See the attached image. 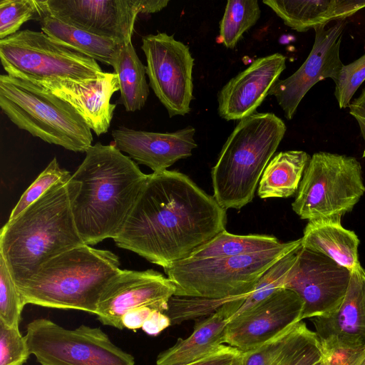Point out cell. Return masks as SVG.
I'll return each mask as SVG.
<instances>
[{
    "label": "cell",
    "instance_id": "6da1fadb",
    "mask_svg": "<svg viewBox=\"0 0 365 365\" xmlns=\"http://www.w3.org/2000/svg\"><path fill=\"white\" fill-rule=\"evenodd\" d=\"M226 209L187 175L165 170L148 175L115 245L163 269L187 259L225 230Z\"/></svg>",
    "mask_w": 365,
    "mask_h": 365
},
{
    "label": "cell",
    "instance_id": "7a4b0ae2",
    "mask_svg": "<svg viewBox=\"0 0 365 365\" xmlns=\"http://www.w3.org/2000/svg\"><path fill=\"white\" fill-rule=\"evenodd\" d=\"M67 182L71 211L83 242L94 245L121 231L147 180L113 143L90 146Z\"/></svg>",
    "mask_w": 365,
    "mask_h": 365
},
{
    "label": "cell",
    "instance_id": "3957f363",
    "mask_svg": "<svg viewBox=\"0 0 365 365\" xmlns=\"http://www.w3.org/2000/svg\"><path fill=\"white\" fill-rule=\"evenodd\" d=\"M67 182L54 185L1 229L0 255L17 287L51 259L85 244L74 222Z\"/></svg>",
    "mask_w": 365,
    "mask_h": 365
},
{
    "label": "cell",
    "instance_id": "277c9868",
    "mask_svg": "<svg viewBox=\"0 0 365 365\" xmlns=\"http://www.w3.org/2000/svg\"><path fill=\"white\" fill-rule=\"evenodd\" d=\"M120 270L113 252L83 244L51 259L17 288L25 304L96 314L103 290Z\"/></svg>",
    "mask_w": 365,
    "mask_h": 365
},
{
    "label": "cell",
    "instance_id": "5b68a950",
    "mask_svg": "<svg viewBox=\"0 0 365 365\" xmlns=\"http://www.w3.org/2000/svg\"><path fill=\"white\" fill-rule=\"evenodd\" d=\"M273 113H255L239 120L211 171L214 195L225 209L252 202L262 173L286 133Z\"/></svg>",
    "mask_w": 365,
    "mask_h": 365
},
{
    "label": "cell",
    "instance_id": "8992f818",
    "mask_svg": "<svg viewBox=\"0 0 365 365\" xmlns=\"http://www.w3.org/2000/svg\"><path fill=\"white\" fill-rule=\"evenodd\" d=\"M0 107L19 128L48 143L81 153L92 145L91 130L79 114L39 86L1 74Z\"/></svg>",
    "mask_w": 365,
    "mask_h": 365
},
{
    "label": "cell",
    "instance_id": "52a82bcc",
    "mask_svg": "<svg viewBox=\"0 0 365 365\" xmlns=\"http://www.w3.org/2000/svg\"><path fill=\"white\" fill-rule=\"evenodd\" d=\"M301 238L267 251L210 259H185L164 268L174 295L220 299L249 293L259 279L287 255L298 250Z\"/></svg>",
    "mask_w": 365,
    "mask_h": 365
},
{
    "label": "cell",
    "instance_id": "ba28073f",
    "mask_svg": "<svg viewBox=\"0 0 365 365\" xmlns=\"http://www.w3.org/2000/svg\"><path fill=\"white\" fill-rule=\"evenodd\" d=\"M0 59L7 75L31 83H88L107 73L96 60L28 29L0 39Z\"/></svg>",
    "mask_w": 365,
    "mask_h": 365
},
{
    "label": "cell",
    "instance_id": "9c48e42d",
    "mask_svg": "<svg viewBox=\"0 0 365 365\" xmlns=\"http://www.w3.org/2000/svg\"><path fill=\"white\" fill-rule=\"evenodd\" d=\"M364 192L361 166L355 158L318 152L310 158L292 207L303 220L341 221Z\"/></svg>",
    "mask_w": 365,
    "mask_h": 365
},
{
    "label": "cell",
    "instance_id": "30bf717a",
    "mask_svg": "<svg viewBox=\"0 0 365 365\" xmlns=\"http://www.w3.org/2000/svg\"><path fill=\"white\" fill-rule=\"evenodd\" d=\"M31 351L41 365H134V357L116 346L100 328L82 324L66 329L46 319L26 326Z\"/></svg>",
    "mask_w": 365,
    "mask_h": 365
},
{
    "label": "cell",
    "instance_id": "8fae6325",
    "mask_svg": "<svg viewBox=\"0 0 365 365\" xmlns=\"http://www.w3.org/2000/svg\"><path fill=\"white\" fill-rule=\"evenodd\" d=\"M149 86L170 118L190 111L194 58L187 45L164 32L142 38Z\"/></svg>",
    "mask_w": 365,
    "mask_h": 365
},
{
    "label": "cell",
    "instance_id": "7c38bea8",
    "mask_svg": "<svg viewBox=\"0 0 365 365\" xmlns=\"http://www.w3.org/2000/svg\"><path fill=\"white\" fill-rule=\"evenodd\" d=\"M56 17L93 34L124 45L132 42L139 14L167 6L168 0H43Z\"/></svg>",
    "mask_w": 365,
    "mask_h": 365
},
{
    "label": "cell",
    "instance_id": "4fadbf2b",
    "mask_svg": "<svg viewBox=\"0 0 365 365\" xmlns=\"http://www.w3.org/2000/svg\"><path fill=\"white\" fill-rule=\"evenodd\" d=\"M284 288L302 299V321L327 317L341 306L350 280L351 271L322 254L301 247Z\"/></svg>",
    "mask_w": 365,
    "mask_h": 365
},
{
    "label": "cell",
    "instance_id": "5bb4252c",
    "mask_svg": "<svg viewBox=\"0 0 365 365\" xmlns=\"http://www.w3.org/2000/svg\"><path fill=\"white\" fill-rule=\"evenodd\" d=\"M175 291L168 277L153 269H120L103 290L96 315L103 324L123 329L121 319L127 311L148 307L165 312Z\"/></svg>",
    "mask_w": 365,
    "mask_h": 365
},
{
    "label": "cell",
    "instance_id": "9a60e30c",
    "mask_svg": "<svg viewBox=\"0 0 365 365\" xmlns=\"http://www.w3.org/2000/svg\"><path fill=\"white\" fill-rule=\"evenodd\" d=\"M314 28L312 48L302 65L290 76L277 80L269 92L274 96L287 120H292L307 92L317 83L326 78L334 83L344 63L339 50L345 28L344 21L326 28Z\"/></svg>",
    "mask_w": 365,
    "mask_h": 365
},
{
    "label": "cell",
    "instance_id": "2e32d148",
    "mask_svg": "<svg viewBox=\"0 0 365 365\" xmlns=\"http://www.w3.org/2000/svg\"><path fill=\"white\" fill-rule=\"evenodd\" d=\"M303 302L293 291L282 288L251 309L231 319L225 344L242 352L253 349L302 321Z\"/></svg>",
    "mask_w": 365,
    "mask_h": 365
},
{
    "label": "cell",
    "instance_id": "e0dca14e",
    "mask_svg": "<svg viewBox=\"0 0 365 365\" xmlns=\"http://www.w3.org/2000/svg\"><path fill=\"white\" fill-rule=\"evenodd\" d=\"M285 68L286 57L279 53L254 60L219 91V115L240 120L256 113Z\"/></svg>",
    "mask_w": 365,
    "mask_h": 365
},
{
    "label": "cell",
    "instance_id": "ac0fdd59",
    "mask_svg": "<svg viewBox=\"0 0 365 365\" xmlns=\"http://www.w3.org/2000/svg\"><path fill=\"white\" fill-rule=\"evenodd\" d=\"M192 126L171 132L156 133L133 130L124 126L111 132L113 143L138 164L154 172L167 170L180 159L192 155L197 145Z\"/></svg>",
    "mask_w": 365,
    "mask_h": 365
},
{
    "label": "cell",
    "instance_id": "d6986e66",
    "mask_svg": "<svg viewBox=\"0 0 365 365\" xmlns=\"http://www.w3.org/2000/svg\"><path fill=\"white\" fill-rule=\"evenodd\" d=\"M322 348H365V269L361 264L351 271L345 297L327 317L311 319Z\"/></svg>",
    "mask_w": 365,
    "mask_h": 365
},
{
    "label": "cell",
    "instance_id": "ffe728a7",
    "mask_svg": "<svg viewBox=\"0 0 365 365\" xmlns=\"http://www.w3.org/2000/svg\"><path fill=\"white\" fill-rule=\"evenodd\" d=\"M31 83L68 103L97 135L108 131L116 107L110 98L119 90L115 73H107L104 78L88 83L56 81Z\"/></svg>",
    "mask_w": 365,
    "mask_h": 365
},
{
    "label": "cell",
    "instance_id": "44dd1931",
    "mask_svg": "<svg viewBox=\"0 0 365 365\" xmlns=\"http://www.w3.org/2000/svg\"><path fill=\"white\" fill-rule=\"evenodd\" d=\"M284 22L298 32L344 21L365 8V0H264Z\"/></svg>",
    "mask_w": 365,
    "mask_h": 365
},
{
    "label": "cell",
    "instance_id": "7402d4cb",
    "mask_svg": "<svg viewBox=\"0 0 365 365\" xmlns=\"http://www.w3.org/2000/svg\"><path fill=\"white\" fill-rule=\"evenodd\" d=\"M42 32L55 42L102 63L113 66L123 45L93 34L53 15L43 0H37Z\"/></svg>",
    "mask_w": 365,
    "mask_h": 365
},
{
    "label": "cell",
    "instance_id": "603a6c76",
    "mask_svg": "<svg viewBox=\"0 0 365 365\" xmlns=\"http://www.w3.org/2000/svg\"><path fill=\"white\" fill-rule=\"evenodd\" d=\"M230 317L225 303L197 323L187 338L178 339L173 346L160 353L156 365L187 364L215 352L225 344V328Z\"/></svg>",
    "mask_w": 365,
    "mask_h": 365
},
{
    "label": "cell",
    "instance_id": "cb8c5ba5",
    "mask_svg": "<svg viewBox=\"0 0 365 365\" xmlns=\"http://www.w3.org/2000/svg\"><path fill=\"white\" fill-rule=\"evenodd\" d=\"M301 243L302 247L322 254L349 271L360 264L359 240L354 232L344 228L340 220L309 221Z\"/></svg>",
    "mask_w": 365,
    "mask_h": 365
},
{
    "label": "cell",
    "instance_id": "d4e9b609",
    "mask_svg": "<svg viewBox=\"0 0 365 365\" xmlns=\"http://www.w3.org/2000/svg\"><path fill=\"white\" fill-rule=\"evenodd\" d=\"M303 150H287L275 155L265 168L257 195L262 199L286 198L298 190L310 160Z\"/></svg>",
    "mask_w": 365,
    "mask_h": 365
},
{
    "label": "cell",
    "instance_id": "484cf974",
    "mask_svg": "<svg viewBox=\"0 0 365 365\" xmlns=\"http://www.w3.org/2000/svg\"><path fill=\"white\" fill-rule=\"evenodd\" d=\"M118 76L120 103L128 112L141 110L149 96L146 66L140 60L132 42L121 46L113 66Z\"/></svg>",
    "mask_w": 365,
    "mask_h": 365
},
{
    "label": "cell",
    "instance_id": "4316f807",
    "mask_svg": "<svg viewBox=\"0 0 365 365\" xmlns=\"http://www.w3.org/2000/svg\"><path fill=\"white\" fill-rule=\"evenodd\" d=\"M282 244L274 236L234 235L225 230L195 249L187 258L210 259L230 257L267 251Z\"/></svg>",
    "mask_w": 365,
    "mask_h": 365
},
{
    "label": "cell",
    "instance_id": "83f0119b",
    "mask_svg": "<svg viewBox=\"0 0 365 365\" xmlns=\"http://www.w3.org/2000/svg\"><path fill=\"white\" fill-rule=\"evenodd\" d=\"M300 321L262 345L243 353V365H281L293 349L311 331Z\"/></svg>",
    "mask_w": 365,
    "mask_h": 365
},
{
    "label": "cell",
    "instance_id": "f1b7e54d",
    "mask_svg": "<svg viewBox=\"0 0 365 365\" xmlns=\"http://www.w3.org/2000/svg\"><path fill=\"white\" fill-rule=\"evenodd\" d=\"M261 14L257 0H229L220 22V40L227 48H234L243 34L253 26Z\"/></svg>",
    "mask_w": 365,
    "mask_h": 365
},
{
    "label": "cell",
    "instance_id": "f546056e",
    "mask_svg": "<svg viewBox=\"0 0 365 365\" xmlns=\"http://www.w3.org/2000/svg\"><path fill=\"white\" fill-rule=\"evenodd\" d=\"M297 252L287 255L267 270L251 292L239 299V309L231 319L251 309L278 289L284 288L297 262Z\"/></svg>",
    "mask_w": 365,
    "mask_h": 365
},
{
    "label": "cell",
    "instance_id": "4dcf8cb0",
    "mask_svg": "<svg viewBox=\"0 0 365 365\" xmlns=\"http://www.w3.org/2000/svg\"><path fill=\"white\" fill-rule=\"evenodd\" d=\"M70 172L61 168L56 158H53L38 178L22 194L17 204L12 210L9 220L16 217L29 206L38 200L51 187L61 181H68Z\"/></svg>",
    "mask_w": 365,
    "mask_h": 365
},
{
    "label": "cell",
    "instance_id": "1f68e13d",
    "mask_svg": "<svg viewBox=\"0 0 365 365\" xmlns=\"http://www.w3.org/2000/svg\"><path fill=\"white\" fill-rule=\"evenodd\" d=\"M25 305L6 263L0 255V321L19 327Z\"/></svg>",
    "mask_w": 365,
    "mask_h": 365
},
{
    "label": "cell",
    "instance_id": "d6a6232c",
    "mask_svg": "<svg viewBox=\"0 0 365 365\" xmlns=\"http://www.w3.org/2000/svg\"><path fill=\"white\" fill-rule=\"evenodd\" d=\"M39 8L37 0H1L0 1V39L19 31L29 20L37 21Z\"/></svg>",
    "mask_w": 365,
    "mask_h": 365
},
{
    "label": "cell",
    "instance_id": "836d02e7",
    "mask_svg": "<svg viewBox=\"0 0 365 365\" xmlns=\"http://www.w3.org/2000/svg\"><path fill=\"white\" fill-rule=\"evenodd\" d=\"M31 354L19 328L0 321V365H24Z\"/></svg>",
    "mask_w": 365,
    "mask_h": 365
},
{
    "label": "cell",
    "instance_id": "e575fe53",
    "mask_svg": "<svg viewBox=\"0 0 365 365\" xmlns=\"http://www.w3.org/2000/svg\"><path fill=\"white\" fill-rule=\"evenodd\" d=\"M365 81V53L344 65L335 82L334 96L340 108L349 107L351 98Z\"/></svg>",
    "mask_w": 365,
    "mask_h": 365
},
{
    "label": "cell",
    "instance_id": "d590c367",
    "mask_svg": "<svg viewBox=\"0 0 365 365\" xmlns=\"http://www.w3.org/2000/svg\"><path fill=\"white\" fill-rule=\"evenodd\" d=\"M183 365H243V353L236 348L223 344L215 352Z\"/></svg>",
    "mask_w": 365,
    "mask_h": 365
},
{
    "label": "cell",
    "instance_id": "8d00e7d4",
    "mask_svg": "<svg viewBox=\"0 0 365 365\" xmlns=\"http://www.w3.org/2000/svg\"><path fill=\"white\" fill-rule=\"evenodd\" d=\"M322 356L320 365H355L364 349H325L322 348Z\"/></svg>",
    "mask_w": 365,
    "mask_h": 365
},
{
    "label": "cell",
    "instance_id": "74e56055",
    "mask_svg": "<svg viewBox=\"0 0 365 365\" xmlns=\"http://www.w3.org/2000/svg\"><path fill=\"white\" fill-rule=\"evenodd\" d=\"M170 319L164 312L153 309L143 323L142 329L151 336H156L168 327Z\"/></svg>",
    "mask_w": 365,
    "mask_h": 365
},
{
    "label": "cell",
    "instance_id": "f35d334b",
    "mask_svg": "<svg viewBox=\"0 0 365 365\" xmlns=\"http://www.w3.org/2000/svg\"><path fill=\"white\" fill-rule=\"evenodd\" d=\"M153 310L148 307H140L127 311L121 319L123 328L132 330L142 328L144 322Z\"/></svg>",
    "mask_w": 365,
    "mask_h": 365
},
{
    "label": "cell",
    "instance_id": "ab89813d",
    "mask_svg": "<svg viewBox=\"0 0 365 365\" xmlns=\"http://www.w3.org/2000/svg\"><path fill=\"white\" fill-rule=\"evenodd\" d=\"M349 113L357 121L361 136L364 142V148L362 157L365 158V88H364L360 96L351 102L349 106Z\"/></svg>",
    "mask_w": 365,
    "mask_h": 365
},
{
    "label": "cell",
    "instance_id": "60d3db41",
    "mask_svg": "<svg viewBox=\"0 0 365 365\" xmlns=\"http://www.w3.org/2000/svg\"><path fill=\"white\" fill-rule=\"evenodd\" d=\"M355 365H365V350Z\"/></svg>",
    "mask_w": 365,
    "mask_h": 365
},
{
    "label": "cell",
    "instance_id": "b9f144b4",
    "mask_svg": "<svg viewBox=\"0 0 365 365\" xmlns=\"http://www.w3.org/2000/svg\"><path fill=\"white\" fill-rule=\"evenodd\" d=\"M321 360H322V359H321ZM320 362H321V361H319L318 363H317V364H314V365H320Z\"/></svg>",
    "mask_w": 365,
    "mask_h": 365
}]
</instances>
